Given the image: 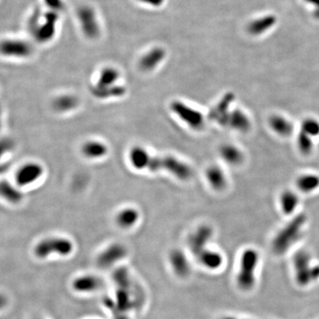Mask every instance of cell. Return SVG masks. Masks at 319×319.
<instances>
[{
	"label": "cell",
	"mask_w": 319,
	"mask_h": 319,
	"mask_svg": "<svg viewBox=\"0 0 319 319\" xmlns=\"http://www.w3.org/2000/svg\"><path fill=\"white\" fill-rule=\"evenodd\" d=\"M146 170L151 172L164 170L181 181L190 180L193 175V171L187 163L172 155L161 157H152L151 155Z\"/></svg>",
	"instance_id": "1"
},
{
	"label": "cell",
	"mask_w": 319,
	"mask_h": 319,
	"mask_svg": "<svg viewBox=\"0 0 319 319\" xmlns=\"http://www.w3.org/2000/svg\"><path fill=\"white\" fill-rule=\"evenodd\" d=\"M213 236V230L208 225H202L198 227L194 232L191 234L189 237V247L195 255H198L200 252L207 248V244Z\"/></svg>",
	"instance_id": "13"
},
{
	"label": "cell",
	"mask_w": 319,
	"mask_h": 319,
	"mask_svg": "<svg viewBox=\"0 0 319 319\" xmlns=\"http://www.w3.org/2000/svg\"><path fill=\"white\" fill-rule=\"evenodd\" d=\"M269 127L280 137H288L294 131V125L286 117L280 114H274L269 120Z\"/></svg>",
	"instance_id": "21"
},
{
	"label": "cell",
	"mask_w": 319,
	"mask_h": 319,
	"mask_svg": "<svg viewBox=\"0 0 319 319\" xmlns=\"http://www.w3.org/2000/svg\"><path fill=\"white\" fill-rule=\"evenodd\" d=\"M138 1L150 7H156V8L162 7L165 2V0H138Z\"/></svg>",
	"instance_id": "36"
},
{
	"label": "cell",
	"mask_w": 319,
	"mask_h": 319,
	"mask_svg": "<svg viewBox=\"0 0 319 319\" xmlns=\"http://www.w3.org/2000/svg\"><path fill=\"white\" fill-rule=\"evenodd\" d=\"M3 122H4V112L2 106H0V131L3 128Z\"/></svg>",
	"instance_id": "39"
},
{
	"label": "cell",
	"mask_w": 319,
	"mask_h": 319,
	"mask_svg": "<svg viewBox=\"0 0 319 319\" xmlns=\"http://www.w3.org/2000/svg\"><path fill=\"white\" fill-rule=\"evenodd\" d=\"M91 93L95 98L99 99L121 98L125 95L126 88L123 85H113L108 87H97L95 85L91 86Z\"/></svg>",
	"instance_id": "22"
},
{
	"label": "cell",
	"mask_w": 319,
	"mask_h": 319,
	"mask_svg": "<svg viewBox=\"0 0 319 319\" xmlns=\"http://www.w3.org/2000/svg\"><path fill=\"white\" fill-rule=\"evenodd\" d=\"M219 152L222 159L232 166L240 165L244 160V154L241 149L231 144L222 145L220 147Z\"/></svg>",
	"instance_id": "24"
},
{
	"label": "cell",
	"mask_w": 319,
	"mask_h": 319,
	"mask_svg": "<svg viewBox=\"0 0 319 319\" xmlns=\"http://www.w3.org/2000/svg\"><path fill=\"white\" fill-rule=\"evenodd\" d=\"M259 264V254L253 248L245 250L241 255L237 283L241 290L250 291L255 285V273Z\"/></svg>",
	"instance_id": "3"
},
{
	"label": "cell",
	"mask_w": 319,
	"mask_h": 319,
	"mask_svg": "<svg viewBox=\"0 0 319 319\" xmlns=\"http://www.w3.org/2000/svg\"><path fill=\"white\" fill-rule=\"evenodd\" d=\"M297 146L300 152L303 154H308L313 150V140L310 136L304 133L303 131H300L297 136Z\"/></svg>",
	"instance_id": "32"
},
{
	"label": "cell",
	"mask_w": 319,
	"mask_h": 319,
	"mask_svg": "<svg viewBox=\"0 0 319 319\" xmlns=\"http://www.w3.org/2000/svg\"><path fill=\"white\" fill-rule=\"evenodd\" d=\"M0 198L11 205H19L24 194L15 183L7 179H0Z\"/></svg>",
	"instance_id": "12"
},
{
	"label": "cell",
	"mask_w": 319,
	"mask_h": 319,
	"mask_svg": "<svg viewBox=\"0 0 319 319\" xmlns=\"http://www.w3.org/2000/svg\"><path fill=\"white\" fill-rule=\"evenodd\" d=\"M166 57V51L163 47L156 46L147 53H145L140 58L138 66L141 70L149 72L152 71L159 66L163 62Z\"/></svg>",
	"instance_id": "15"
},
{
	"label": "cell",
	"mask_w": 319,
	"mask_h": 319,
	"mask_svg": "<svg viewBox=\"0 0 319 319\" xmlns=\"http://www.w3.org/2000/svg\"><path fill=\"white\" fill-rule=\"evenodd\" d=\"M14 150V141L10 138H0V163L4 162L6 156Z\"/></svg>",
	"instance_id": "34"
},
{
	"label": "cell",
	"mask_w": 319,
	"mask_h": 319,
	"mask_svg": "<svg viewBox=\"0 0 319 319\" xmlns=\"http://www.w3.org/2000/svg\"><path fill=\"white\" fill-rule=\"evenodd\" d=\"M120 78V72L113 67H106L100 71L99 78L96 82L97 87H108L116 85Z\"/></svg>",
	"instance_id": "29"
},
{
	"label": "cell",
	"mask_w": 319,
	"mask_h": 319,
	"mask_svg": "<svg viewBox=\"0 0 319 319\" xmlns=\"http://www.w3.org/2000/svg\"><path fill=\"white\" fill-rule=\"evenodd\" d=\"M82 153L88 159L97 160L106 156L108 147L106 144L98 140H90L82 145Z\"/></svg>",
	"instance_id": "19"
},
{
	"label": "cell",
	"mask_w": 319,
	"mask_h": 319,
	"mask_svg": "<svg viewBox=\"0 0 319 319\" xmlns=\"http://www.w3.org/2000/svg\"><path fill=\"white\" fill-rule=\"evenodd\" d=\"M298 189L304 193H309L319 187V177L315 174H304L296 180Z\"/></svg>",
	"instance_id": "30"
},
{
	"label": "cell",
	"mask_w": 319,
	"mask_h": 319,
	"mask_svg": "<svg viewBox=\"0 0 319 319\" xmlns=\"http://www.w3.org/2000/svg\"><path fill=\"white\" fill-rule=\"evenodd\" d=\"M7 306V298L5 294L0 293V311Z\"/></svg>",
	"instance_id": "38"
},
{
	"label": "cell",
	"mask_w": 319,
	"mask_h": 319,
	"mask_svg": "<svg viewBox=\"0 0 319 319\" xmlns=\"http://www.w3.org/2000/svg\"><path fill=\"white\" fill-rule=\"evenodd\" d=\"M127 255V249L124 245L119 243L110 245L109 247L101 252L98 257V265L101 268H108L115 262L124 259Z\"/></svg>",
	"instance_id": "11"
},
{
	"label": "cell",
	"mask_w": 319,
	"mask_h": 319,
	"mask_svg": "<svg viewBox=\"0 0 319 319\" xmlns=\"http://www.w3.org/2000/svg\"><path fill=\"white\" fill-rule=\"evenodd\" d=\"M276 18L272 15H265L252 21L248 26V30L251 35H258L263 34L276 24Z\"/></svg>",
	"instance_id": "23"
},
{
	"label": "cell",
	"mask_w": 319,
	"mask_h": 319,
	"mask_svg": "<svg viewBox=\"0 0 319 319\" xmlns=\"http://www.w3.org/2000/svg\"><path fill=\"white\" fill-rule=\"evenodd\" d=\"M59 14L49 11L44 14L41 21L37 18L31 24V30L35 40L41 44H46L53 40L57 31V23Z\"/></svg>",
	"instance_id": "6"
},
{
	"label": "cell",
	"mask_w": 319,
	"mask_h": 319,
	"mask_svg": "<svg viewBox=\"0 0 319 319\" xmlns=\"http://www.w3.org/2000/svg\"><path fill=\"white\" fill-rule=\"evenodd\" d=\"M202 265L209 269H217L223 264V256L218 252L206 248L197 255Z\"/></svg>",
	"instance_id": "25"
},
{
	"label": "cell",
	"mask_w": 319,
	"mask_h": 319,
	"mask_svg": "<svg viewBox=\"0 0 319 319\" xmlns=\"http://www.w3.org/2000/svg\"><path fill=\"white\" fill-rule=\"evenodd\" d=\"M82 31L89 39H96L100 35V27L96 12L90 6H83L77 11Z\"/></svg>",
	"instance_id": "10"
},
{
	"label": "cell",
	"mask_w": 319,
	"mask_h": 319,
	"mask_svg": "<svg viewBox=\"0 0 319 319\" xmlns=\"http://www.w3.org/2000/svg\"><path fill=\"white\" fill-rule=\"evenodd\" d=\"M294 271L298 285L307 287L319 278V265H311L310 257L305 252H299L294 257Z\"/></svg>",
	"instance_id": "5"
},
{
	"label": "cell",
	"mask_w": 319,
	"mask_h": 319,
	"mask_svg": "<svg viewBox=\"0 0 319 319\" xmlns=\"http://www.w3.org/2000/svg\"><path fill=\"white\" fill-rule=\"evenodd\" d=\"M44 1L49 8L50 11H53L56 13L63 10L64 7H65L63 0H44Z\"/></svg>",
	"instance_id": "35"
},
{
	"label": "cell",
	"mask_w": 319,
	"mask_h": 319,
	"mask_svg": "<svg viewBox=\"0 0 319 319\" xmlns=\"http://www.w3.org/2000/svg\"><path fill=\"white\" fill-rule=\"evenodd\" d=\"M314 17L319 19V8H315V10L313 12Z\"/></svg>",
	"instance_id": "41"
},
{
	"label": "cell",
	"mask_w": 319,
	"mask_h": 319,
	"mask_svg": "<svg viewBox=\"0 0 319 319\" xmlns=\"http://www.w3.org/2000/svg\"><path fill=\"white\" fill-rule=\"evenodd\" d=\"M45 169L36 162H28L18 168L14 174V183L19 187L25 188L35 184L43 177Z\"/></svg>",
	"instance_id": "8"
},
{
	"label": "cell",
	"mask_w": 319,
	"mask_h": 319,
	"mask_svg": "<svg viewBox=\"0 0 319 319\" xmlns=\"http://www.w3.org/2000/svg\"><path fill=\"white\" fill-rule=\"evenodd\" d=\"M79 104V99L72 94H62L53 99V107L58 113H67L75 109Z\"/></svg>",
	"instance_id": "26"
},
{
	"label": "cell",
	"mask_w": 319,
	"mask_h": 319,
	"mask_svg": "<svg viewBox=\"0 0 319 319\" xmlns=\"http://www.w3.org/2000/svg\"><path fill=\"white\" fill-rule=\"evenodd\" d=\"M33 52L31 45L22 39H4L0 42V55L10 59H25Z\"/></svg>",
	"instance_id": "9"
},
{
	"label": "cell",
	"mask_w": 319,
	"mask_h": 319,
	"mask_svg": "<svg viewBox=\"0 0 319 319\" xmlns=\"http://www.w3.org/2000/svg\"><path fill=\"white\" fill-rule=\"evenodd\" d=\"M233 100L234 95L230 92L223 96L219 102L210 110L209 113V119L222 126H225L227 117L230 112V104L233 102Z\"/></svg>",
	"instance_id": "14"
},
{
	"label": "cell",
	"mask_w": 319,
	"mask_h": 319,
	"mask_svg": "<svg viewBox=\"0 0 319 319\" xmlns=\"http://www.w3.org/2000/svg\"><path fill=\"white\" fill-rule=\"evenodd\" d=\"M301 131L315 138L319 136V121L314 118H307L301 124Z\"/></svg>",
	"instance_id": "33"
},
{
	"label": "cell",
	"mask_w": 319,
	"mask_h": 319,
	"mask_svg": "<svg viewBox=\"0 0 319 319\" xmlns=\"http://www.w3.org/2000/svg\"><path fill=\"white\" fill-rule=\"evenodd\" d=\"M225 126L235 131L247 132L251 127V122L248 114L242 110H230L227 117Z\"/></svg>",
	"instance_id": "16"
},
{
	"label": "cell",
	"mask_w": 319,
	"mask_h": 319,
	"mask_svg": "<svg viewBox=\"0 0 319 319\" xmlns=\"http://www.w3.org/2000/svg\"><path fill=\"white\" fill-rule=\"evenodd\" d=\"M280 208L286 215H291L297 209L299 198L297 194L292 191H285L280 195Z\"/></svg>",
	"instance_id": "31"
},
{
	"label": "cell",
	"mask_w": 319,
	"mask_h": 319,
	"mask_svg": "<svg viewBox=\"0 0 319 319\" xmlns=\"http://www.w3.org/2000/svg\"><path fill=\"white\" fill-rule=\"evenodd\" d=\"M170 261L174 271L178 276H187L190 272V265H189L187 258L180 250H173L171 252Z\"/></svg>",
	"instance_id": "27"
},
{
	"label": "cell",
	"mask_w": 319,
	"mask_h": 319,
	"mask_svg": "<svg viewBox=\"0 0 319 319\" xmlns=\"http://www.w3.org/2000/svg\"><path fill=\"white\" fill-rule=\"evenodd\" d=\"M206 178L209 185L216 191H222L227 185V177L218 166H210L206 170Z\"/></svg>",
	"instance_id": "20"
},
{
	"label": "cell",
	"mask_w": 319,
	"mask_h": 319,
	"mask_svg": "<svg viewBox=\"0 0 319 319\" xmlns=\"http://www.w3.org/2000/svg\"><path fill=\"white\" fill-rule=\"evenodd\" d=\"M305 223L306 217L300 215L294 217L290 223H287V225L276 234L272 242V249L275 254L276 255L285 254L286 252L288 251L291 247H293L300 240L303 232Z\"/></svg>",
	"instance_id": "2"
},
{
	"label": "cell",
	"mask_w": 319,
	"mask_h": 319,
	"mask_svg": "<svg viewBox=\"0 0 319 319\" xmlns=\"http://www.w3.org/2000/svg\"><path fill=\"white\" fill-rule=\"evenodd\" d=\"M102 282L99 277L93 275H85L73 281V288L79 293H92L99 289Z\"/></svg>",
	"instance_id": "17"
},
{
	"label": "cell",
	"mask_w": 319,
	"mask_h": 319,
	"mask_svg": "<svg viewBox=\"0 0 319 319\" xmlns=\"http://www.w3.org/2000/svg\"><path fill=\"white\" fill-rule=\"evenodd\" d=\"M74 250V245L68 238L49 237L39 241L34 248V254L39 259H46L52 255L67 256Z\"/></svg>",
	"instance_id": "4"
},
{
	"label": "cell",
	"mask_w": 319,
	"mask_h": 319,
	"mask_svg": "<svg viewBox=\"0 0 319 319\" xmlns=\"http://www.w3.org/2000/svg\"><path fill=\"white\" fill-rule=\"evenodd\" d=\"M170 109L182 122L194 131L202 130L205 125V117L202 112L183 101H172L170 104Z\"/></svg>",
	"instance_id": "7"
},
{
	"label": "cell",
	"mask_w": 319,
	"mask_h": 319,
	"mask_svg": "<svg viewBox=\"0 0 319 319\" xmlns=\"http://www.w3.org/2000/svg\"><path fill=\"white\" fill-rule=\"evenodd\" d=\"M151 154L140 145H135L129 152V160L131 166L137 170H146Z\"/></svg>",
	"instance_id": "18"
},
{
	"label": "cell",
	"mask_w": 319,
	"mask_h": 319,
	"mask_svg": "<svg viewBox=\"0 0 319 319\" xmlns=\"http://www.w3.org/2000/svg\"><path fill=\"white\" fill-rule=\"evenodd\" d=\"M304 1L314 6L315 8H319V0H304Z\"/></svg>",
	"instance_id": "40"
},
{
	"label": "cell",
	"mask_w": 319,
	"mask_h": 319,
	"mask_svg": "<svg viewBox=\"0 0 319 319\" xmlns=\"http://www.w3.org/2000/svg\"><path fill=\"white\" fill-rule=\"evenodd\" d=\"M10 168V163L2 162L0 163V177H2L4 174L6 173Z\"/></svg>",
	"instance_id": "37"
},
{
	"label": "cell",
	"mask_w": 319,
	"mask_h": 319,
	"mask_svg": "<svg viewBox=\"0 0 319 319\" xmlns=\"http://www.w3.org/2000/svg\"><path fill=\"white\" fill-rule=\"evenodd\" d=\"M35 319H43V318H35Z\"/></svg>",
	"instance_id": "42"
},
{
	"label": "cell",
	"mask_w": 319,
	"mask_h": 319,
	"mask_svg": "<svg viewBox=\"0 0 319 319\" xmlns=\"http://www.w3.org/2000/svg\"><path fill=\"white\" fill-rule=\"evenodd\" d=\"M139 219V212L134 208H125L117 214L116 223L124 229L134 226Z\"/></svg>",
	"instance_id": "28"
}]
</instances>
